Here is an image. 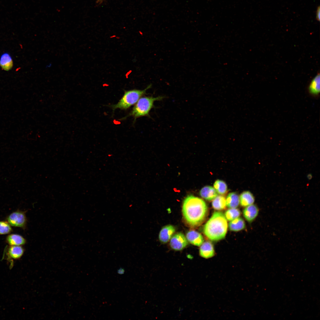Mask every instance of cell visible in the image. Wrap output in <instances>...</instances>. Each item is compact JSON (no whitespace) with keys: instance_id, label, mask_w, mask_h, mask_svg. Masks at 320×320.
<instances>
[{"instance_id":"cell-16","label":"cell","mask_w":320,"mask_h":320,"mask_svg":"<svg viewBox=\"0 0 320 320\" xmlns=\"http://www.w3.org/2000/svg\"><path fill=\"white\" fill-rule=\"evenodd\" d=\"M226 205L230 208H237L240 203L239 197L235 192L230 193L226 199Z\"/></svg>"},{"instance_id":"cell-24","label":"cell","mask_w":320,"mask_h":320,"mask_svg":"<svg viewBox=\"0 0 320 320\" xmlns=\"http://www.w3.org/2000/svg\"><path fill=\"white\" fill-rule=\"evenodd\" d=\"M125 270L124 268L121 267L119 268L117 271V273L120 275H122L124 273Z\"/></svg>"},{"instance_id":"cell-10","label":"cell","mask_w":320,"mask_h":320,"mask_svg":"<svg viewBox=\"0 0 320 320\" xmlns=\"http://www.w3.org/2000/svg\"><path fill=\"white\" fill-rule=\"evenodd\" d=\"M186 237L188 241L196 246H200L204 241L202 235L195 231L191 230L188 232L186 234Z\"/></svg>"},{"instance_id":"cell-22","label":"cell","mask_w":320,"mask_h":320,"mask_svg":"<svg viewBox=\"0 0 320 320\" xmlns=\"http://www.w3.org/2000/svg\"><path fill=\"white\" fill-rule=\"evenodd\" d=\"M12 231V228L11 225L8 222L0 221V235L9 233Z\"/></svg>"},{"instance_id":"cell-4","label":"cell","mask_w":320,"mask_h":320,"mask_svg":"<svg viewBox=\"0 0 320 320\" xmlns=\"http://www.w3.org/2000/svg\"><path fill=\"white\" fill-rule=\"evenodd\" d=\"M151 84L143 90L133 89L125 91L124 94L118 102L111 107L113 111L117 109L126 110L136 103L139 99L146 94V91L151 88Z\"/></svg>"},{"instance_id":"cell-8","label":"cell","mask_w":320,"mask_h":320,"mask_svg":"<svg viewBox=\"0 0 320 320\" xmlns=\"http://www.w3.org/2000/svg\"><path fill=\"white\" fill-rule=\"evenodd\" d=\"M175 230L174 226L171 225H167L163 227L161 230L159 235L160 241L164 243L167 242L171 238L175 232Z\"/></svg>"},{"instance_id":"cell-18","label":"cell","mask_w":320,"mask_h":320,"mask_svg":"<svg viewBox=\"0 0 320 320\" xmlns=\"http://www.w3.org/2000/svg\"><path fill=\"white\" fill-rule=\"evenodd\" d=\"M230 230L233 231H238L243 229L245 224L244 220L241 217H238L231 221L229 223Z\"/></svg>"},{"instance_id":"cell-23","label":"cell","mask_w":320,"mask_h":320,"mask_svg":"<svg viewBox=\"0 0 320 320\" xmlns=\"http://www.w3.org/2000/svg\"><path fill=\"white\" fill-rule=\"evenodd\" d=\"M316 12V19L318 21H319L320 18V9L319 6L318 7Z\"/></svg>"},{"instance_id":"cell-15","label":"cell","mask_w":320,"mask_h":320,"mask_svg":"<svg viewBox=\"0 0 320 320\" xmlns=\"http://www.w3.org/2000/svg\"><path fill=\"white\" fill-rule=\"evenodd\" d=\"M240 203L242 207H247L253 204L255 198L253 194L248 191L242 192L239 197Z\"/></svg>"},{"instance_id":"cell-14","label":"cell","mask_w":320,"mask_h":320,"mask_svg":"<svg viewBox=\"0 0 320 320\" xmlns=\"http://www.w3.org/2000/svg\"><path fill=\"white\" fill-rule=\"evenodd\" d=\"M13 63L11 56L8 53H4L1 56L0 66L4 70L8 71L12 67Z\"/></svg>"},{"instance_id":"cell-11","label":"cell","mask_w":320,"mask_h":320,"mask_svg":"<svg viewBox=\"0 0 320 320\" xmlns=\"http://www.w3.org/2000/svg\"><path fill=\"white\" fill-rule=\"evenodd\" d=\"M199 194L203 198L209 201L213 200L217 196V193L214 188L208 185L201 188Z\"/></svg>"},{"instance_id":"cell-5","label":"cell","mask_w":320,"mask_h":320,"mask_svg":"<svg viewBox=\"0 0 320 320\" xmlns=\"http://www.w3.org/2000/svg\"><path fill=\"white\" fill-rule=\"evenodd\" d=\"M8 222L11 226L24 228L25 227L27 220L24 212L22 211L14 212L8 216Z\"/></svg>"},{"instance_id":"cell-3","label":"cell","mask_w":320,"mask_h":320,"mask_svg":"<svg viewBox=\"0 0 320 320\" xmlns=\"http://www.w3.org/2000/svg\"><path fill=\"white\" fill-rule=\"evenodd\" d=\"M165 97L163 96L155 97L151 96L140 97L130 113L121 119L123 120L129 116H132L134 118V121H135L136 119L139 117L145 116L150 117L149 112L154 107V102L162 100Z\"/></svg>"},{"instance_id":"cell-1","label":"cell","mask_w":320,"mask_h":320,"mask_svg":"<svg viewBox=\"0 0 320 320\" xmlns=\"http://www.w3.org/2000/svg\"><path fill=\"white\" fill-rule=\"evenodd\" d=\"M182 211L183 217L187 224L191 227H196L201 225L205 220L208 208L203 199L191 195L184 199Z\"/></svg>"},{"instance_id":"cell-2","label":"cell","mask_w":320,"mask_h":320,"mask_svg":"<svg viewBox=\"0 0 320 320\" xmlns=\"http://www.w3.org/2000/svg\"><path fill=\"white\" fill-rule=\"evenodd\" d=\"M228 224L224 214L215 212L205 224L203 232L210 240L217 241L224 238L227 233Z\"/></svg>"},{"instance_id":"cell-12","label":"cell","mask_w":320,"mask_h":320,"mask_svg":"<svg viewBox=\"0 0 320 320\" xmlns=\"http://www.w3.org/2000/svg\"><path fill=\"white\" fill-rule=\"evenodd\" d=\"M308 91L310 94L317 96L320 91V76L319 73L313 78L308 87Z\"/></svg>"},{"instance_id":"cell-21","label":"cell","mask_w":320,"mask_h":320,"mask_svg":"<svg viewBox=\"0 0 320 320\" xmlns=\"http://www.w3.org/2000/svg\"><path fill=\"white\" fill-rule=\"evenodd\" d=\"M240 214L241 212L238 209L230 208L225 212V216L227 220L231 221L239 217Z\"/></svg>"},{"instance_id":"cell-20","label":"cell","mask_w":320,"mask_h":320,"mask_svg":"<svg viewBox=\"0 0 320 320\" xmlns=\"http://www.w3.org/2000/svg\"><path fill=\"white\" fill-rule=\"evenodd\" d=\"M214 187L217 193L223 195L227 191V186L226 183L223 180H217L214 184Z\"/></svg>"},{"instance_id":"cell-17","label":"cell","mask_w":320,"mask_h":320,"mask_svg":"<svg viewBox=\"0 0 320 320\" xmlns=\"http://www.w3.org/2000/svg\"><path fill=\"white\" fill-rule=\"evenodd\" d=\"M24 249L20 246H12L9 249L8 254L10 258L17 259L23 255Z\"/></svg>"},{"instance_id":"cell-13","label":"cell","mask_w":320,"mask_h":320,"mask_svg":"<svg viewBox=\"0 0 320 320\" xmlns=\"http://www.w3.org/2000/svg\"><path fill=\"white\" fill-rule=\"evenodd\" d=\"M7 243L11 246H21L26 243L25 239L22 236L15 234L8 235L7 238Z\"/></svg>"},{"instance_id":"cell-7","label":"cell","mask_w":320,"mask_h":320,"mask_svg":"<svg viewBox=\"0 0 320 320\" xmlns=\"http://www.w3.org/2000/svg\"><path fill=\"white\" fill-rule=\"evenodd\" d=\"M199 254L201 257L206 259L210 258L214 256L215 251L212 243L209 241L203 242L200 247Z\"/></svg>"},{"instance_id":"cell-6","label":"cell","mask_w":320,"mask_h":320,"mask_svg":"<svg viewBox=\"0 0 320 320\" xmlns=\"http://www.w3.org/2000/svg\"><path fill=\"white\" fill-rule=\"evenodd\" d=\"M170 245L171 248L176 251H180L184 249L188 244V241L186 237L181 233L174 234L170 239Z\"/></svg>"},{"instance_id":"cell-19","label":"cell","mask_w":320,"mask_h":320,"mask_svg":"<svg viewBox=\"0 0 320 320\" xmlns=\"http://www.w3.org/2000/svg\"><path fill=\"white\" fill-rule=\"evenodd\" d=\"M213 208L215 209L220 210L225 209L226 206V199L223 196H217L213 200L212 202Z\"/></svg>"},{"instance_id":"cell-9","label":"cell","mask_w":320,"mask_h":320,"mask_svg":"<svg viewBox=\"0 0 320 320\" xmlns=\"http://www.w3.org/2000/svg\"><path fill=\"white\" fill-rule=\"evenodd\" d=\"M259 210L255 204H252L246 207L243 211L244 217L249 222L254 220L258 215Z\"/></svg>"}]
</instances>
